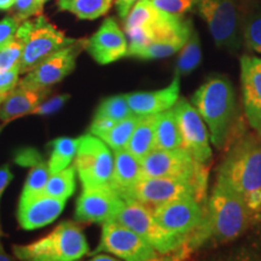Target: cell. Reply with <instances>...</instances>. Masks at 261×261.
<instances>
[{"label":"cell","mask_w":261,"mask_h":261,"mask_svg":"<svg viewBox=\"0 0 261 261\" xmlns=\"http://www.w3.org/2000/svg\"><path fill=\"white\" fill-rule=\"evenodd\" d=\"M123 28L129 41L127 56L152 42L188 41L194 31L190 19L162 11L150 0H138L132 6L123 18Z\"/></svg>","instance_id":"obj_1"},{"label":"cell","mask_w":261,"mask_h":261,"mask_svg":"<svg viewBox=\"0 0 261 261\" xmlns=\"http://www.w3.org/2000/svg\"><path fill=\"white\" fill-rule=\"evenodd\" d=\"M192 104L207 123L215 148L223 149L236 115V98L230 80L224 75L211 76L192 96Z\"/></svg>","instance_id":"obj_2"},{"label":"cell","mask_w":261,"mask_h":261,"mask_svg":"<svg viewBox=\"0 0 261 261\" xmlns=\"http://www.w3.org/2000/svg\"><path fill=\"white\" fill-rule=\"evenodd\" d=\"M250 218L242 196L218 178L205 215L211 236L219 242L236 240L247 230Z\"/></svg>","instance_id":"obj_3"},{"label":"cell","mask_w":261,"mask_h":261,"mask_svg":"<svg viewBox=\"0 0 261 261\" xmlns=\"http://www.w3.org/2000/svg\"><path fill=\"white\" fill-rule=\"evenodd\" d=\"M218 178L243 198L261 191V135L250 133L238 140L221 163Z\"/></svg>","instance_id":"obj_4"},{"label":"cell","mask_w":261,"mask_h":261,"mask_svg":"<svg viewBox=\"0 0 261 261\" xmlns=\"http://www.w3.org/2000/svg\"><path fill=\"white\" fill-rule=\"evenodd\" d=\"M12 250L19 260L75 261L89 253V243L80 225L63 221L47 236L27 246H14Z\"/></svg>","instance_id":"obj_5"},{"label":"cell","mask_w":261,"mask_h":261,"mask_svg":"<svg viewBox=\"0 0 261 261\" xmlns=\"http://www.w3.org/2000/svg\"><path fill=\"white\" fill-rule=\"evenodd\" d=\"M208 174L197 179L182 177H149L142 178L122 196L125 201L133 200L154 210L166 202L182 197H195L200 203H205Z\"/></svg>","instance_id":"obj_6"},{"label":"cell","mask_w":261,"mask_h":261,"mask_svg":"<svg viewBox=\"0 0 261 261\" xmlns=\"http://www.w3.org/2000/svg\"><path fill=\"white\" fill-rule=\"evenodd\" d=\"M244 0H200L198 14L204 19L219 48L238 51L243 45Z\"/></svg>","instance_id":"obj_7"},{"label":"cell","mask_w":261,"mask_h":261,"mask_svg":"<svg viewBox=\"0 0 261 261\" xmlns=\"http://www.w3.org/2000/svg\"><path fill=\"white\" fill-rule=\"evenodd\" d=\"M19 34L24 38V48L21 60V74L28 73L55 52L76 40L69 38L51 23L45 16H35L19 24Z\"/></svg>","instance_id":"obj_8"},{"label":"cell","mask_w":261,"mask_h":261,"mask_svg":"<svg viewBox=\"0 0 261 261\" xmlns=\"http://www.w3.org/2000/svg\"><path fill=\"white\" fill-rule=\"evenodd\" d=\"M114 221L135 231L161 255L182 250L187 243L185 237L169 232L160 226L154 219L152 211L137 201H125Z\"/></svg>","instance_id":"obj_9"},{"label":"cell","mask_w":261,"mask_h":261,"mask_svg":"<svg viewBox=\"0 0 261 261\" xmlns=\"http://www.w3.org/2000/svg\"><path fill=\"white\" fill-rule=\"evenodd\" d=\"M74 166L83 188H112L114 156L99 137H80Z\"/></svg>","instance_id":"obj_10"},{"label":"cell","mask_w":261,"mask_h":261,"mask_svg":"<svg viewBox=\"0 0 261 261\" xmlns=\"http://www.w3.org/2000/svg\"><path fill=\"white\" fill-rule=\"evenodd\" d=\"M140 179L149 177H182L197 179L208 174L205 163L192 158L184 148L161 150L154 149L140 160Z\"/></svg>","instance_id":"obj_11"},{"label":"cell","mask_w":261,"mask_h":261,"mask_svg":"<svg viewBox=\"0 0 261 261\" xmlns=\"http://www.w3.org/2000/svg\"><path fill=\"white\" fill-rule=\"evenodd\" d=\"M86 45L87 39H76L73 44L55 52L34 69L28 71L23 79L19 80L18 85L25 89L45 91L52 85L60 83L74 70L76 58L86 50Z\"/></svg>","instance_id":"obj_12"},{"label":"cell","mask_w":261,"mask_h":261,"mask_svg":"<svg viewBox=\"0 0 261 261\" xmlns=\"http://www.w3.org/2000/svg\"><path fill=\"white\" fill-rule=\"evenodd\" d=\"M107 252L128 261L158 260L159 253L139 234L117 221L103 224L99 246L94 254ZM93 254V255H94Z\"/></svg>","instance_id":"obj_13"},{"label":"cell","mask_w":261,"mask_h":261,"mask_svg":"<svg viewBox=\"0 0 261 261\" xmlns=\"http://www.w3.org/2000/svg\"><path fill=\"white\" fill-rule=\"evenodd\" d=\"M151 211L160 226L187 240L201 226L207 213L204 204L200 203L195 197H182L166 202Z\"/></svg>","instance_id":"obj_14"},{"label":"cell","mask_w":261,"mask_h":261,"mask_svg":"<svg viewBox=\"0 0 261 261\" xmlns=\"http://www.w3.org/2000/svg\"><path fill=\"white\" fill-rule=\"evenodd\" d=\"M173 110L180 129L182 148L187 149L196 161L207 163L212 159V148L203 119L185 98H179Z\"/></svg>","instance_id":"obj_15"},{"label":"cell","mask_w":261,"mask_h":261,"mask_svg":"<svg viewBox=\"0 0 261 261\" xmlns=\"http://www.w3.org/2000/svg\"><path fill=\"white\" fill-rule=\"evenodd\" d=\"M125 200L112 188H84L77 198L75 218L83 223L114 221Z\"/></svg>","instance_id":"obj_16"},{"label":"cell","mask_w":261,"mask_h":261,"mask_svg":"<svg viewBox=\"0 0 261 261\" xmlns=\"http://www.w3.org/2000/svg\"><path fill=\"white\" fill-rule=\"evenodd\" d=\"M86 50L97 63L106 65L127 56L128 42L115 18L108 17L92 37L87 39Z\"/></svg>","instance_id":"obj_17"},{"label":"cell","mask_w":261,"mask_h":261,"mask_svg":"<svg viewBox=\"0 0 261 261\" xmlns=\"http://www.w3.org/2000/svg\"><path fill=\"white\" fill-rule=\"evenodd\" d=\"M241 80L248 122L261 135V58L248 55L241 58Z\"/></svg>","instance_id":"obj_18"},{"label":"cell","mask_w":261,"mask_h":261,"mask_svg":"<svg viewBox=\"0 0 261 261\" xmlns=\"http://www.w3.org/2000/svg\"><path fill=\"white\" fill-rule=\"evenodd\" d=\"M65 200L40 194L19 200L18 223L24 230H37L54 223L64 210Z\"/></svg>","instance_id":"obj_19"},{"label":"cell","mask_w":261,"mask_h":261,"mask_svg":"<svg viewBox=\"0 0 261 261\" xmlns=\"http://www.w3.org/2000/svg\"><path fill=\"white\" fill-rule=\"evenodd\" d=\"M180 76L175 75L171 85L165 89L148 92L125 94L130 112L137 115H154L171 109L179 99Z\"/></svg>","instance_id":"obj_20"},{"label":"cell","mask_w":261,"mask_h":261,"mask_svg":"<svg viewBox=\"0 0 261 261\" xmlns=\"http://www.w3.org/2000/svg\"><path fill=\"white\" fill-rule=\"evenodd\" d=\"M44 91H35L25 87H15L9 92L0 107V120L3 122H10L27 114H31L35 107L41 103Z\"/></svg>","instance_id":"obj_21"},{"label":"cell","mask_w":261,"mask_h":261,"mask_svg":"<svg viewBox=\"0 0 261 261\" xmlns=\"http://www.w3.org/2000/svg\"><path fill=\"white\" fill-rule=\"evenodd\" d=\"M140 161L126 148L114 150V171L112 189L120 196L126 194L140 179Z\"/></svg>","instance_id":"obj_22"},{"label":"cell","mask_w":261,"mask_h":261,"mask_svg":"<svg viewBox=\"0 0 261 261\" xmlns=\"http://www.w3.org/2000/svg\"><path fill=\"white\" fill-rule=\"evenodd\" d=\"M158 119L159 114L142 116L127 143L126 149L139 161L155 149Z\"/></svg>","instance_id":"obj_23"},{"label":"cell","mask_w":261,"mask_h":261,"mask_svg":"<svg viewBox=\"0 0 261 261\" xmlns=\"http://www.w3.org/2000/svg\"><path fill=\"white\" fill-rule=\"evenodd\" d=\"M242 35L249 50L261 54V0H244Z\"/></svg>","instance_id":"obj_24"},{"label":"cell","mask_w":261,"mask_h":261,"mask_svg":"<svg viewBox=\"0 0 261 261\" xmlns=\"http://www.w3.org/2000/svg\"><path fill=\"white\" fill-rule=\"evenodd\" d=\"M182 148L180 129L173 108L159 114L155 149L172 150Z\"/></svg>","instance_id":"obj_25"},{"label":"cell","mask_w":261,"mask_h":261,"mask_svg":"<svg viewBox=\"0 0 261 261\" xmlns=\"http://www.w3.org/2000/svg\"><path fill=\"white\" fill-rule=\"evenodd\" d=\"M114 0H58V9L81 19L102 17L112 8Z\"/></svg>","instance_id":"obj_26"},{"label":"cell","mask_w":261,"mask_h":261,"mask_svg":"<svg viewBox=\"0 0 261 261\" xmlns=\"http://www.w3.org/2000/svg\"><path fill=\"white\" fill-rule=\"evenodd\" d=\"M201 60L202 51L200 37H198L197 32L192 31L188 41L180 50V55H179L177 65H175V75L187 76L201 64Z\"/></svg>","instance_id":"obj_27"},{"label":"cell","mask_w":261,"mask_h":261,"mask_svg":"<svg viewBox=\"0 0 261 261\" xmlns=\"http://www.w3.org/2000/svg\"><path fill=\"white\" fill-rule=\"evenodd\" d=\"M140 119H142V115L132 114V115L121 120V121L116 122L109 130H107V132L102 133V135L98 137L110 149L117 150L126 148L127 143H128L130 136H132L133 130H135L136 126L138 125Z\"/></svg>","instance_id":"obj_28"},{"label":"cell","mask_w":261,"mask_h":261,"mask_svg":"<svg viewBox=\"0 0 261 261\" xmlns=\"http://www.w3.org/2000/svg\"><path fill=\"white\" fill-rule=\"evenodd\" d=\"M77 144L79 139L68 138V137H62L52 142V152L48 161V168L50 173H57L62 169L67 168L75 159L77 151Z\"/></svg>","instance_id":"obj_29"},{"label":"cell","mask_w":261,"mask_h":261,"mask_svg":"<svg viewBox=\"0 0 261 261\" xmlns=\"http://www.w3.org/2000/svg\"><path fill=\"white\" fill-rule=\"evenodd\" d=\"M75 166H68L50 175L45 187V194L67 201L75 191Z\"/></svg>","instance_id":"obj_30"},{"label":"cell","mask_w":261,"mask_h":261,"mask_svg":"<svg viewBox=\"0 0 261 261\" xmlns=\"http://www.w3.org/2000/svg\"><path fill=\"white\" fill-rule=\"evenodd\" d=\"M31 168L23 187V191H22L21 200H27V198L34 197L37 195L44 194L46 182L51 175L48 163L45 162L44 160L33 165Z\"/></svg>","instance_id":"obj_31"},{"label":"cell","mask_w":261,"mask_h":261,"mask_svg":"<svg viewBox=\"0 0 261 261\" xmlns=\"http://www.w3.org/2000/svg\"><path fill=\"white\" fill-rule=\"evenodd\" d=\"M125 94L108 97L99 104L96 110V117H106L114 122H119L132 115Z\"/></svg>","instance_id":"obj_32"},{"label":"cell","mask_w":261,"mask_h":261,"mask_svg":"<svg viewBox=\"0 0 261 261\" xmlns=\"http://www.w3.org/2000/svg\"><path fill=\"white\" fill-rule=\"evenodd\" d=\"M185 42L187 41L182 40L152 42V44H149L148 46L133 52L130 57L140 58V60H158V58L168 57L172 56L175 52L180 51Z\"/></svg>","instance_id":"obj_33"},{"label":"cell","mask_w":261,"mask_h":261,"mask_svg":"<svg viewBox=\"0 0 261 261\" xmlns=\"http://www.w3.org/2000/svg\"><path fill=\"white\" fill-rule=\"evenodd\" d=\"M24 48V38L17 32L16 38L8 46L0 50V71H5L21 65L22 55Z\"/></svg>","instance_id":"obj_34"},{"label":"cell","mask_w":261,"mask_h":261,"mask_svg":"<svg viewBox=\"0 0 261 261\" xmlns=\"http://www.w3.org/2000/svg\"><path fill=\"white\" fill-rule=\"evenodd\" d=\"M156 8L168 14L184 16L194 8H197L200 0H150Z\"/></svg>","instance_id":"obj_35"},{"label":"cell","mask_w":261,"mask_h":261,"mask_svg":"<svg viewBox=\"0 0 261 261\" xmlns=\"http://www.w3.org/2000/svg\"><path fill=\"white\" fill-rule=\"evenodd\" d=\"M21 22L16 16H9L0 21V50L11 42L16 38Z\"/></svg>","instance_id":"obj_36"},{"label":"cell","mask_w":261,"mask_h":261,"mask_svg":"<svg viewBox=\"0 0 261 261\" xmlns=\"http://www.w3.org/2000/svg\"><path fill=\"white\" fill-rule=\"evenodd\" d=\"M16 18L19 22L29 19L32 16H39L42 14V8L39 0H16Z\"/></svg>","instance_id":"obj_37"},{"label":"cell","mask_w":261,"mask_h":261,"mask_svg":"<svg viewBox=\"0 0 261 261\" xmlns=\"http://www.w3.org/2000/svg\"><path fill=\"white\" fill-rule=\"evenodd\" d=\"M19 74H21V65H16L9 70L0 71V97L5 98L9 92H11L17 86Z\"/></svg>","instance_id":"obj_38"},{"label":"cell","mask_w":261,"mask_h":261,"mask_svg":"<svg viewBox=\"0 0 261 261\" xmlns=\"http://www.w3.org/2000/svg\"><path fill=\"white\" fill-rule=\"evenodd\" d=\"M69 99V96L63 94V96H57L52 99L47 100L45 103H40L38 107L34 108V110L31 114H38V115H46V114H51L56 110L61 109L62 106Z\"/></svg>","instance_id":"obj_39"},{"label":"cell","mask_w":261,"mask_h":261,"mask_svg":"<svg viewBox=\"0 0 261 261\" xmlns=\"http://www.w3.org/2000/svg\"><path fill=\"white\" fill-rule=\"evenodd\" d=\"M41 160L40 154L35 151L34 149H25L16 156V162L22 166H29V167H32L33 165L41 161Z\"/></svg>","instance_id":"obj_40"},{"label":"cell","mask_w":261,"mask_h":261,"mask_svg":"<svg viewBox=\"0 0 261 261\" xmlns=\"http://www.w3.org/2000/svg\"><path fill=\"white\" fill-rule=\"evenodd\" d=\"M12 179H14V174H12L9 165L2 166L0 167V200H2V196L4 194L5 189L8 188ZM0 236H2V227H0Z\"/></svg>","instance_id":"obj_41"},{"label":"cell","mask_w":261,"mask_h":261,"mask_svg":"<svg viewBox=\"0 0 261 261\" xmlns=\"http://www.w3.org/2000/svg\"><path fill=\"white\" fill-rule=\"evenodd\" d=\"M138 0H115V5L117 14L121 18H125L127 14L129 12V10L132 9V6L136 4Z\"/></svg>","instance_id":"obj_42"},{"label":"cell","mask_w":261,"mask_h":261,"mask_svg":"<svg viewBox=\"0 0 261 261\" xmlns=\"http://www.w3.org/2000/svg\"><path fill=\"white\" fill-rule=\"evenodd\" d=\"M16 0H0V10H8L15 6Z\"/></svg>","instance_id":"obj_43"},{"label":"cell","mask_w":261,"mask_h":261,"mask_svg":"<svg viewBox=\"0 0 261 261\" xmlns=\"http://www.w3.org/2000/svg\"><path fill=\"white\" fill-rule=\"evenodd\" d=\"M92 260L93 261H114L115 260V257L108 256L106 254H99V255H96V254H94Z\"/></svg>","instance_id":"obj_44"},{"label":"cell","mask_w":261,"mask_h":261,"mask_svg":"<svg viewBox=\"0 0 261 261\" xmlns=\"http://www.w3.org/2000/svg\"><path fill=\"white\" fill-rule=\"evenodd\" d=\"M9 260H11V257L5 253L4 248H3V244L0 242V261H9Z\"/></svg>","instance_id":"obj_45"},{"label":"cell","mask_w":261,"mask_h":261,"mask_svg":"<svg viewBox=\"0 0 261 261\" xmlns=\"http://www.w3.org/2000/svg\"><path fill=\"white\" fill-rule=\"evenodd\" d=\"M47 0H39V3H40V5H41V8H44V4L45 3H46Z\"/></svg>","instance_id":"obj_46"}]
</instances>
